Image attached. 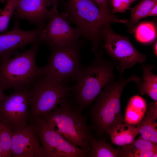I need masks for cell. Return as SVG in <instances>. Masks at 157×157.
<instances>
[{
    "label": "cell",
    "instance_id": "obj_15",
    "mask_svg": "<svg viewBox=\"0 0 157 157\" xmlns=\"http://www.w3.org/2000/svg\"><path fill=\"white\" fill-rule=\"evenodd\" d=\"M157 101L151 102L147 107L141 121L136 125L143 139L157 143Z\"/></svg>",
    "mask_w": 157,
    "mask_h": 157
},
{
    "label": "cell",
    "instance_id": "obj_9",
    "mask_svg": "<svg viewBox=\"0 0 157 157\" xmlns=\"http://www.w3.org/2000/svg\"><path fill=\"white\" fill-rule=\"evenodd\" d=\"M101 39L104 49L119 72L146 61V55L138 51L127 38L112 31L109 25L103 28Z\"/></svg>",
    "mask_w": 157,
    "mask_h": 157
},
{
    "label": "cell",
    "instance_id": "obj_33",
    "mask_svg": "<svg viewBox=\"0 0 157 157\" xmlns=\"http://www.w3.org/2000/svg\"><path fill=\"white\" fill-rule=\"evenodd\" d=\"M0 123H1V122H0Z\"/></svg>",
    "mask_w": 157,
    "mask_h": 157
},
{
    "label": "cell",
    "instance_id": "obj_2",
    "mask_svg": "<svg viewBox=\"0 0 157 157\" xmlns=\"http://www.w3.org/2000/svg\"><path fill=\"white\" fill-rule=\"evenodd\" d=\"M94 53L90 63L81 65L75 83L70 86V96L81 111L90 105L108 83L115 79L114 63L105 59L102 52Z\"/></svg>",
    "mask_w": 157,
    "mask_h": 157
},
{
    "label": "cell",
    "instance_id": "obj_17",
    "mask_svg": "<svg viewBox=\"0 0 157 157\" xmlns=\"http://www.w3.org/2000/svg\"><path fill=\"white\" fill-rule=\"evenodd\" d=\"M106 132L110 135L111 142L113 144L122 146L129 144L139 134L135 125L125 122L118 124L111 130Z\"/></svg>",
    "mask_w": 157,
    "mask_h": 157
},
{
    "label": "cell",
    "instance_id": "obj_7",
    "mask_svg": "<svg viewBox=\"0 0 157 157\" xmlns=\"http://www.w3.org/2000/svg\"><path fill=\"white\" fill-rule=\"evenodd\" d=\"M70 86L67 84L46 75L38 79L30 90L29 120L42 117L55 109L70 96Z\"/></svg>",
    "mask_w": 157,
    "mask_h": 157
},
{
    "label": "cell",
    "instance_id": "obj_24",
    "mask_svg": "<svg viewBox=\"0 0 157 157\" xmlns=\"http://www.w3.org/2000/svg\"><path fill=\"white\" fill-rule=\"evenodd\" d=\"M18 0H7L5 6L0 13V32L6 31L10 20L14 13Z\"/></svg>",
    "mask_w": 157,
    "mask_h": 157
},
{
    "label": "cell",
    "instance_id": "obj_26",
    "mask_svg": "<svg viewBox=\"0 0 157 157\" xmlns=\"http://www.w3.org/2000/svg\"><path fill=\"white\" fill-rule=\"evenodd\" d=\"M99 9L106 14H110L108 5V0H93Z\"/></svg>",
    "mask_w": 157,
    "mask_h": 157
},
{
    "label": "cell",
    "instance_id": "obj_21",
    "mask_svg": "<svg viewBox=\"0 0 157 157\" xmlns=\"http://www.w3.org/2000/svg\"><path fill=\"white\" fill-rule=\"evenodd\" d=\"M157 3V0H142L131 9L130 18L127 22L128 25L130 27H133L141 19L146 17L152 8Z\"/></svg>",
    "mask_w": 157,
    "mask_h": 157
},
{
    "label": "cell",
    "instance_id": "obj_3",
    "mask_svg": "<svg viewBox=\"0 0 157 157\" xmlns=\"http://www.w3.org/2000/svg\"><path fill=\"white\" fill-rule=\"evenodd\" d=\"M64 12L81 36L90 42L94 52L101 44L104 27L113 22L126 23L128 21L103 12L93 0H67Z\"/></svg>",
    "mask_w": 157,
    "mask_h": 157
},
{
    "label": "cell",
    "instance_id": "obj_1",
    "mask_svg": "<svg viewBox=\"0 0 157 157\" xmlns=\"http://www.w3.org/2000/svg\"><path fill=\"white\" fill-rule=\"evenodd\" d=\"M119 72L118 80L108 83L95 99L90 111V128L97 137L102 138L105 132L110 131L118 124L125 122L121 109L120 99L124 89L129 83L141 78L135 74L128 77Z\"/></svg>",
    "mask_w": 157,
    "mask_h": 157
},
{
    "label": "cell",
    "instance_id": "obj_11",
    "mask_svg": "<svg viewBox=\"0 0 157 157\" xmlns=\"http://www.w3.org/2000/svg\"><path fill=\"white\" fill-rule=\"evenodd\" d=\"M48 22L41 31L39 38L42 43L51 46L75 42L81 36L75 28L72 27L64 12L50 9Z\"/></svg>",
    "mask_w": 157,
    "mask_h": 157
},
{
    "label": "cell",
    "instance_id": "obj_10",
    "mask_svg": "<svg viewBox=\"0 0 157 157\" xmlns=\"http://www.w3.org/2000/svg\"><path fill=\"white\" fill-rule=\"evenodd\" d=\"M31 86L14 89L11 94L5 95L0 103V122L9 127L13 132L29 124Z\"/></svg>",
    "mask_w": 157,
    "mask_h": 157
},
{
    "label": "cell",
    "instance_id": "obj_12",
    "mask_svg": "<svg viewBox=\"0 0 157 157\" xmlns=\"http://www.w3.org/2000/svg\"><path fill=\"white\" fill-rule=\"evenodd\" d=\"M43 28L37 27L34 30H24L20 28L19 22L16 20L10 30L0 34V61L9 58L17 49L29 44L42 43L39 36Z\"/></svg>",
    "mask_w": 157,
    "mask_h": 157
},
{
    "label": "cell",
    "instance_id": "obj_6",
    "mask_svg": "<svg viewBox=\"0 0 157 157\" xmlns=\"http://www.w3.org/2000/svg\"><path fill=\"white\" fill-rule=\"evenodd\" d=\"M84 42H77L50 46L51 53L43 67L46 75L59 82L67 84L74 81L80 67V50Z\"/></svg>",
    "mask_w": 157,
    "mask_h": 157
},
{
    "label": "cell",
    "instance_id": "obj_8",
    "mask_svg": "<svg viewBox=\"0 0 157 157\" xmlns=\"http://www.w3.org/2000/svg\"><path fill=\"white\" fill-rule=\"evenodd\" d=\"M41 145L42 157H86L82 149L51 128L41 117L29 120Z\"/></svg>",
    "mask_w": 157,
    "mask_h": 157
},
{
    "label": "cell",
    "instance_id": "obj_22",
    "mask_svg": "<svg viewBox=\"0 0 157 157\" xmlns=\"http://www.w3.org/2000/svg\"><path fill=\"white\" fill-rule=\"evenodd\" d=\"M135 36L140 42L148 43L154 40L156 37L155 26L151 22H144L139 24L135 31Z\"/></svg>",
    "mask_w": 157,
    "mask_h": 157
},
{
    "label": "cell",
    "instance_id": "obj_18",
    "mask_svg": "<svg viewBox=\"0 0 157 157\" xmlns=\"http://www.w3.org/2000/svg\"><path fill=\"white\" fill-rule=\"evenodd\" d=\"M143 75L142 78L135 82L138 91L141 94H147L154 101H157V76L152 70L153 65H142Z\"/></svg>",
    "mask_w": 157,
    "mask_h": 157
},
{
    "label": "cell",
    "instance_id": "obj_19",
    "mask_svg": "<svg viewBox=\"0 0 157 157\" xmlns=\"http://www.w3.org/2000/svg\"><path fill=\"white\" fill-rule=\"evenodd\" d=\"M147 107L146 102L142 97L138 95L132 97L127 106L125 122L133 125L138 124L143 117Z\"/></svg>",
    "mask_w": 157,
    "mask_h": 157
},
{
    "label": "cell",
    "instance_id": "obj_16",
    "mask_svg": "<svg viewBox=\"0 0 157 157\" xmlns=\"http://www.w3.org/2000/svg\"><path fill=\"white\" fill-rule=\"evenodd\" d=\"M157 144L140 136L131 143L118 147L120 157H156Z\"/></svg>",
    "mask_w": 157,
    "mask_h": 157
},
{
    "label": "cell",
    "instance_id": "obj_13",
    "mask_svg": "<svg viewBox=\"0 0 157 157\" xmlns=\"http://www.w3.org/2000/svg\"><path fill=\"white\" fill-rule=\"evenodd\" d=\"M12 152L13 157H42L41 143L30 124L13 132Z\"/></svg>",
    "mask_w": 157,
    "mask_h": 157
},
{
    "label": "cell",
    "instance_id": "obj_20",
    "mask_svg": "<svg viewBox=\"0 0 157 157\" xmlns=\"http://www.w3.org/2000/svg\"><path fill=\"white\" fill-rule=\"evenodd\" d=\"M89 143L90 150L87 157H120L119 147L115 149L104 139L95 137L90 138Z\"/></svg>",
    "mask_w": 157,
    "mask_h": 157
},
{
    "label": "cell",
    "instance_id": "obj_31",
    "mask_svg": "<svg viewBox=\"0 0 157 157\" xmlns=\"http://www.w3.org/2000/svg\"><path fill=\"white\" fill-rule=\"evenodd\" d=\"M0 154L2 156V157H5V156L3 151L1 145V142L0 137Z\"/></svg>",
    "mask_w": 157,
    "mask_h": 157
},
{
    "label": "cell",
    "instance_id": "obj_23",
    "mask_svg": "<svg viewBox=\"0 0 157 157\" xmlns=\"http://www.w3.org/2000/svg\"><path fill=\"white\" fill-rule=\"evenodd\" d=\"M13 131L6 125L0 123V137L5 157H12V138Z\"/></svg>",
    "mask_w": 157,
    "mask_h": 157
},
{
    "label": "cell",
    "instance_id": "obj_28",
    "mask_svg": "<svg viewBox=\"0 0 157 157\" xmlns=\"http://www.w3.org/2000/svg\"><path fill=\"white\" fill-rule=\"evenodd\" d=\"M59 0H49L50 6L54 9H57L58 5Z\"/></svg>",
    "mask_w": 157,
    "mask_h": 157
},
{
    "label": "cell",
    "instance_id": "obj_27",
    "mask_svg": "<svg viewBox=\"0 0 157 157\" xmlns=\"http://www.w3.org/2000/svg\"><path fill=\"white\" fill-rule=\"evenodd\" d=\"M157 15V3L152 8L146 17L150 16H156Z\"/></svg>",
    "mask_w": 157,
    "mask_h": 157
},
{
    "label": "cell",
    "instance_id": "obj_5",
    "mask_svg": "<svg viewBox=\"0 0 157 157\" xmlns=\"http://www.w3.org/2000/svg\"><path fill=\"white\" fill-rule=\"evenodd\" d=\"M41 43L31 45L24 52L0 61V84L4 90L30 86L45 75L43 67L36 64L37 52Z\"/></svg>",
    "mask_w": 157,
    "mask_h": 157
},
{
    "label": "cell",
    "instance_id": "obj_25",
    "mask_svg": "<svg viewBox=\"0 0 157 157\" xmlns=\"http://www.w3.org/2000/svg\"><path fill=\"white\" fill-rule=\"evenodd\" d=\"M137 0H110L113 13H124L130 9L131 4Z\"/></svg>",
    "mask_w": 157,
    "mask_h": 157
},
{
    "label": "cell",
    "instance_id": "obj_29",
    "mask_svg": "<svg viewBox=\"0 0 157 157\" xmlns=\"http://www.w3.org/2000/svg\"><path fill=\"white\" fill-rule=\"evenodd\" d=\"M4 90L0 84V103L5 96V95L3 92Z\"/></svg>",
    "mask_w": 157,
    "mask_h": 157
},
{
    "label": "cell",
    "instance_id": "obj_30",
    "mask_svg": "<svg viewBox=\"0 0 157 157\" xmlns=\"http://www.w3.org/2000/svg\"><path fill=\"white\" fill-rule=\"evenodd\" d=\"M154 53L156 56L157 55V42H155L154 47Z\"/></svg>",
    "mask_w": 157,
    "mask_h": 157
},
{
    "label": "cell",
    "instance_id": "obj_32",
    "mask_svg": "<svg viewBox=\"0 0 157 157\" xmlns=\"http://www.w3.org/2000/svg\"><path fill=\"white\" fill-rule=\"evenodd\" d=\"M1 11H0V12H1Z\"/></svg>",
    "mask_w": 157,
    "mask_h": 157
},
{
    "label": "cell",
    "instance_id": "obj_4",
    "mask_svg": "<svg viewBox=\"0 0 157 157\" xmlns=\"http://www.w3.org/2000/svg\"><path fill=\"white\" fill-rule=\"evenodd\" d=\"M51 112L41 117L51 128L69 142L79 147L87 155L90 147L89 142L93 136L84 115L70 96Z\"/></svg>",
    "mask_w": 157,
    "mask_h": 157
},
{
    "label": "cell",
    "instance_id": "obj_14",
    "mask_svg": "<svg viewBox=\"0 0 157 157\" xmlns=\"http://www.w3.org/2000/svg\"><path fill=\"white\" fill-rule=\"evenodd\" d=\"M49 0H18L14 13L16 20H26L29 23L44 28L51 10Z\"/></svg>",
    "mask_w": 157,
    "mask_h": 157
}]
</instances>
